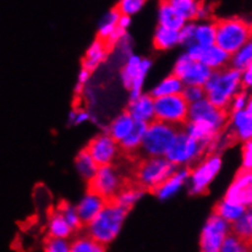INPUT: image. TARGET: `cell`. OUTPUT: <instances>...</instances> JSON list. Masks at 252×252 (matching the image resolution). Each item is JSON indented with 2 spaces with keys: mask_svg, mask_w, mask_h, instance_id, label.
I'll return each instance as SVG.
<instances>
[{
  "mask_svg": "<svg viewBox=\"0 0 252 252\" xmlns=\"http://www.w3.org/2000/svg\"><path fill=\"white\" fill-rule=\"evenodd\" d=\"M165 157H147L138 165L136 179L141 189L155 191L175 171Z\"/></svg>",
  "mask_w": 252,
  "mask_h": 252,
  "instance_id": "52a82bcc",
  "label": "cell"
},
{
  "mask_svg": "<svg viewBox=\"0 0 252 252\" xmlns=\"http://www.w3.org/2000/svg\"><path fill=\"white\" fill-rule=\"evenodd\" d=\"M123 189V180L119 171L113 165L98 168L97 173L90 181V190L102 196L104 200L113 201Z\"/></svg>",
  "mask_w": 252,
  "mask_h": 252,
  "instance_id": "7c38bea8",
  "label": "cell"
},
{
  "mask_svg": "<svg viewBox=\"0 0 252 252\" xmlns=\"http://www.w3.org/2000/svg\"><path fill=\"white\" fill-rule=\"evenodd\" d=\"M230 229L231 234L250 243L252 236V212L250 208L240 218L230 224Z\"/></svg>",
  "mask_w": 252,
  "mask_h": 252,
  "instance_id": "e575fe53",
  "label": "cell"
},
{
  "mask_svg": "<svg viewBox=\"0 0 252 252\" xmlns=\"http://www.w3.org/2000/svg\"><path fill=\"white\" fill-rule=\"evenodd\" d=\"M190 169L189 168H176L175 171L153 192L156 193L158 200L168 201L178 195L185 185H188Z\"/></svg>",
  "mask_w": 252,
  "mask_h": 252,
  "instance_id": "2e32d148",
  "label": "cell"
},
{
  "mask_svg": "<svg viewBox=\"0 0 252 252\" xmlns=\"http://www.w3.org/2000/svg\"><path fill=\"white\" fill-rule=\"evenodd\" d=\"M126 112L135 123L151 124L155 120V99L148 93H142L140 97L130 99Z\"/></svg>",
  "mask_w": 252,
  "mask_h": 252,
  "instance_id": "9a60e30c",
  "label": "cell"
},
{
  "mask_svg": "<svg viewBox=\"0 0 252 252\" xmlns=\"http://www.w3.org/2000/svg\"><path fill=\"white\" fill-rule=\"evenodd\" d=\"M91 74H92V72L87 71V70H85V69L80 70L79 76H77V85L85 86L86 87V85L88 84V81H90V79H91Z\"/></svg>",
  "mask_w": 252,
  "mask_h": 252,
  "instance_id": "816d5d0a",
  "label": "cell"
},
{
  "mask_svg": "<svg viewBox=\"0 0 252 252\" xmlns=\"http://www.w3.org/2000/svg\"><path fill=\"white\" fill-rule=\"evenodd\" d=\"M231 133L241 142L251 141L252 137V102L245 110L231 112L228 119Z\"/></svg>",
  "mask_w": 252,
  "mask_h": 252,
  "instance_id": "e0dca14e",
  "label": "cell"
},
{
  "mask_svg": "<svg viewBox=\"0 0 252 252\" xmlns=\"http://www.w3.org/2000/svg\"><path fill=\"white\" fill-rule=\"evenodd\" d=\"M197 62L207 66L212 72L219 71V70L229 67L230 54L217 47L216 44L206 48L201 47L200 57H198Z\"/></svg>",
  "mask_w": 252,
  "mask_h": 252,
  "instance_id": "ffe728a7",
  "label": "cell"
},
{
  "mask_svg": "<svg viewBox=\"0 0 252 252\" xmlns=\"http://www.w3.org/2000/svg\"><path fill=\"white\" fill-rule=\"evenodd\" d=\"M173 75L180 79L184 86L203 87L211 77L212 71L201 63L191 60L189 55L184 53L176 59L173 67Z\"/></svg>",
  "mask_w": 252,
  "mask_h": 252,
  "instance_id": "30bf717a",
  "label": "cell"
},
{
  "mask_svg": "<svg viewBox=\"0 0 252 252\" xmlns=\"http://www.w3.org/2000/svg\"><path fill=\"white\" fill-rule=\"evenodd\" d=\"M84 91H85V86H81V85H77L76 84V86H75V93H76V94H82V93H84Z\"/></svg>",
  "mask_w": 252,
  "mask_h": 252,
  "instance_id": "f5cc1de1",
  "label": "cell"
},
{
  "mask_svg": "<svg viewBox=\"0 0 252 252\" xmlns=\"http://www.w3.org/2000/svg\"><path fill=\"white\" fill-rule=\"evenodd\" d=\"M220 252H251L250 243L230 233L224 239Z\"/></svg>",
  "mask_w": 252,
  "mask_h": 252,
  "instance_id": "f35d334b",
  "label": "cell"
},
{
  "mask_svg": "<svg viewBox=\"0 0 252 252\" xmlns=\"http://www.w3.org/2000/svg\"><path fill=\"white\" fill-rule=\"evenodd\" d=\"M44 252H70V241L65 239L48 238L44 243Z\"/></svg>",
  "mask_w": 252,
  "mask_h": 252,
  "instance_id": "7bdbcfd3",
  "label": "cell"
},
{
  "mask_svg": "<svg viewBox=\"0 0 252 252\" xmlns=\"http://www.w3.org/2000/svg\"><path fill=\"white\" fill-rule=\"evenodd\" d=\"M251 36V25L243 17H225L216 21V45L228 54H234L250 43Z\"/></svg>",
  "mask_w": 252,
  "mask_h": 252,
  "instance_id": "3957f363",
  "label": "cell"
},
{
  "mask_svg": "<svg viewBox=\"0 0 252 252\" xmlns=\"http://www.w3.org/2000/svg\"><path fill=\"white\" fill-rule=\"evenodd\" d=\"M131 24H132V20H131V17L123 16V15H120L119 21H118V29H119L120 31L126 32L127 31L128 27L131 26Z\"/></svg>",
  "mask_w": 252,
  "mask_h": 252,
  "instance_id": "f907efd6",
  "label": "cell"
},
{
  "mask_svg": "<svg viewBox=\"0 0 252 252\" xmlns=\"http://www.w3.org/2000/svg\"><path fill=\"white\" fill-rule=\"evenodd\" d=\"M241 158H243V170L251 171V168H252V141L244 142L243 151H241Z\"/></svg>",
  "mask_w": 252,
  "mask_h": 252,
  "instance_id": "7dc6e473",
  "label": "cell"
},
{
  "mask_svg": "<svg viewBox=\"0 0 252 252\" xmlns=\"http://www.w3.org/2000/svg\"><path fill=\"white\" fill-rule=\"evenodd\" d=\"M195 27H196V22H186V24L179 30V41H180V44L185 45L186 48L195 44V43H193Z\"/></svg>",
  "mask_w": 252,
  "mask_h": 252,
  "instance_id": "b9f144b4",
  "label": "cell"
},
{
  "mask_svg": "<svg viewBox=\"0 0 252 252\" xmlns=\"http://www.w3.org/2000/svg\"><path fill=\"white\" fill-rule=\"evenodd\" d=\"M229 65H230L229 67L240 72L249 67H252V43H248L243 48L236 50L234 54H231Z\"/></svg>",
  "mask_w": 252,
  "mask_h": 252,
  "instance_id": "836d02e7",
  "label": "cell"
},
{
  "mask_svg": "<svg viewBox=\"0 0 252 252\" xmlns=\"http://www.w3.org/2000/svg\"><path fill=\"white\" fill-rule=\"evenodd\" d=\"M115 48H117L118 50L120 52V54L124 55V58H128L130 55H132V42H131V37L130 34H127V32L124 34V36L122 37V39H120L119 43H118L117 45H115Z\"/></svg>",
  "mask_w": 252,
  "mask_h": 252,
  "instance_id": "bcb514c9",
  "label": "cell"
},
{
  "mask_svg": "<svg viewBox=\"0 0 252 252\" xmlns=\"http://www.w3.org/2000/svg\"><path fill=\"white\" fill-rule=\"evenodd\" d=\"M145 195V190L141 188H133V186H127V188H123L117 196L114 197V202L126 211H130L141 198Z\"/></svg>",
  "mask_w": 252,
  "mask_h": 252,
  "instance_id": "f546056e",
  "label": "cell"
},
{
  "mask_svg": "<svg viewBox=\"0 0 252 252\" xmlns=\"http://www.w3.org/2000/svg\"><path fill=\"white\" fill-rule=\"evenodd\" d=\"M241 86H243L244 91L252 86V67H249L241 72Z\"/></svg>",
  "mask_w": 252,
  "mask_h": 252,
  "instance_id": "681fc988",
  "label": "cell"
},
{
  "mask_svg": "<svg viewBox=\"0 0 252 252\" xmlns=\"http://www.w3.org/2000/svg\"><path fill=\"white\" fill-rule=\"evenodd\" d=\"M224 198L250 208L252 205V173L241 169L229 185Z\"/></svg>",
  "mask_w": 252,
  "mask_h": 252,
  "instance_id": "5bb4252c",
  "label": "cell"
},
{
  "mask_svg": "<svg viewBox=\"0 0 252 252\" xmlns=\"http://www.w3.org/2000/svg\"><path fill=\"white\" fill-rule=\"evenodd\" d=\"M206 99L214 107L221 110H229L231 99L243 91L241 72L231 67L212 72L211 77L203 86Z\"/></svg>",
  "mask_w": 252,
  "mask_h": 252,
  "instance_id": "6da1fadb",
  "label": "cell"
},
{
  "mask_svg": "<svg viewBox=\"0 0 252 252\" xmlns=\"http://www.w3.org/2000/svg\"><path fill=\"white\" fill-rule=\"evenodd\" d=\"M178 131V127L153 120L146 128L141 150L147 157H165Z\"/></svg>",
  "mask_w": 252,
  "mask_h": 252,
  "instance_id": "8992f818",
  "label": "cell"
},
{
  "mask_svg": "<svg viewBox=\"0 0 252 252\" xmlns=\"http://www.w3.org/2000/svg\"><path fill=\"white\" fill-rule=\"evenodd\" d=\"M189 104L181 94L155 99V120L178 127L188 122Z\"/></svg>",
  "mask_w": 252,
  "mask_h": 252,
  "instance_id": "ba28073f",
  "label": "cell"
},
{
  "mask_svg": "<svg viewBox=\"0 0 252 252\" xmlns=\"http://www.w3.org/2000/svg\"><path fill=\"white\" fill-rule=\"evenodd\" d=\"M104 245L97 243L88 235H80L70 243V252H105Z\"/></svg>",
  "mask_w": 252,
  "mask_h": 252,
  "instance_id": "8d00e7d4",
  "label": "cell"
},
{
  "mask_svg": "<svg viewBox=\"0 0 252 252\" xmlns=\"http://www.w3.org/2000/svg\"><path fill=\"white\" fill-rule=\"evenodd\" d=\"M133 126H135V122L132 118L128 115L127 112H124L113 119V122L107 126L105 133H108L115 142L120 143L132 131Z\"/></svg>",
  "mask_w": 252,
  "mask_h": 252,
  "instance_id": "cb8c5ba5",
  "label": "cell"
},
{
  "mask_svg": "<svg viewBox=\"0 0 252 252\" xmlns=\"http://www.w3.org/2000/svg\"><path fill=\"white\" fill-rule=\"evenodd\" d=\"M58 212L62 214L63 218L65 219V221L69 224V226L74 231L80 230V229L82 228V225H84V224L81 223V219H80L79 214H77L76 207H75V206L70 205V203L67 202H64L59 206Z\"/></svg>",
  "mask_w": 252,
  "mask_h": 252,
  "instance_id": "74e56055",
  "label": "cell"
},
{
  "mask_svg": "<svg viewBox=\"0 0 252 252\" xmlns=\"http://www.w3.org/2000/svg\"><path fill=\"white\" fill-rule=\"evenodd\" d=\"M185 24V20L171 6L169 0L159 2V6H158V26L179 31Z\"/></svg>",
  "mask_w": 252,
  "mask_h": 252,
  "instance_id": "603a6c76",
  "label": "cell"
},
{
  "mask_svg": "<svg viewBox=\"0 0 252 252\" xmlns=\"http://www.w3.org/2000/svg\"><path fill=\"white\" fill-rule=\"evenodd\" d=\"M151 67H152V60L148 59V58H141L140 55L136 54H132L128 58H126L124 66H123L122 72H120V79H122L123 85H124L126 90L128 91L133 80L141 72H150Z\"/></svg>",
  "mask_w": 252,
  "mask_h": 252,
  "instance_id": "d6986e66",
  "label": "cell"
},
{
  "mask_svg": "<svg viewBox=\"0 0 252 252\" xmlns=\"http://www.w3.org/2000/svg\"><path fill=\"white\" fill-rule=\"evenodd\" d=\"M98 167L112 165L119 153V143L115 142L108 133L102 132L90 141L86 148Z\"/></svg>",
  "mask_w": 252,
  "mask_h": 252,
  "instance_id": "4fadbf2b",
  "label": "cell"
},
{
  "mask_svg": "<svg viewBox=\"0 0 252 252\" xmlns=\"http://www.w3.org/2000/svg\"><path fill=\"white\" fill-rule=\"evenodd\" d=\"M146 128H147V124L135 123L132 131H131L124 140L119 143L120 148L127 153H132L136 152L137 150H140L141 145H142L143 137H145Z\"/></svg>",
  "mask_w": 252,
  "mask_h": 252,
  "instance_id": "4dcf8cb0",
  "label": "cell"
},
{
  "mask_svg": "<svg viewBox=\"0 0 252 252\" xmlns=\"http://www.w3.org/2000/svg\"><path fill=\"white\" fill-rule=\"evenodd\" d=\"M183 131L191 138L197 141L200 145H202L205 150H207L208 146L220 135V132H218L216 128L207 124H203V123L186 122Z\"/></svg>",
  "mask_w": 252,
  "mask_h": 252,
  "instance_id": "44dd1931",
  "label": "cell"
},
{
  "mask_svg": "<svg viewBox=\"0 0 252 252\" xmlns=\"http://www.w3.org/2000/svg\"><path fill=\"white\" fill-rule=\"evenodd\" d=\"M146 5L145 0H120L117 4L115 9L119 11L120 15L123 16H133V15L138 14L143 6Z\"/></svg>",
  "mask_w": 252,
  "mask_h": 252,
  "instance_id": "ab89813d",
  "label": "cell"
},
{
  "mask_svg": "<svg viewBox=\"0 0 252 252\" xmlns=\"http://www.w3.org/2000/svg\"><path fill=\"white\" fill-rule=\"evenodd\" d=\"M180 44L179 31L158 26L153 34V45L157 50H170Z\"/></svg>",
  "mask_w": 252,
  "mask_h": 252,
  "instance_id": "f1b7e54d",
  "label": "cell"
},
{
  "mask_svg": "<svg viewBox=\"0 0 252 252\" xmlns=\"http://www.w3.org/2000/svg\"><path fill=\"white\" fill-rule=\"evenodd\" d=\"M47 231L49 238L65 239V240H69V238H71L75 233L58 211L52 212L48 218Z\"/></svg>",
  "mask_w": 252,
  "mask_h": 252,
  "instance_id": "484cf974",
  "label": "cell"
},
{
  "mask_svg": "<svg viewBox=\"0 0 252 252\" xmlns=\"http://www.w3.org/2000/svg\"><path fill=\"white\" fill-rule=\"evenodd\" d=\"M107 202V200H104L102 196L93 192V191L90 190L88 192H86L84 197L77 203V206H75L77 214H79L80 219H81V223L86 225L91 220H93L97 217V214L103 210V207H104Z\"/></svg>",
  "mask_w": 252,
  "mask_h": 252,
  "instance_id": "ac0fdd59",
  "label": "cell"
},
{
  "mask_svg": "<svg viewBox=\"0 0 252 252\" xmlns=\"http://www.w3.org/2000/svg\"><path fill=\"white\" fill-rule=\"evenodd\" d=\"M193 43L202 48L216 44V21L208 20L196 22Z\"/></svg>",
  "mask_w": 252,
  "mask_h": 252,
  "instance_id": "4316f807",
  "label": "cell"
},
{
  "mask_svg": "<svg viewBox=\"0 0 252 252\" xmlns=\"http://www.w3.org/2000/svg\"><path fill=\"white\" fill-rule=\"evenodd\" d=\"M212 17V6L207 2L200 1L197 10V17H196V22L201 21H208Z\"/></svg>",
  "mask_w": 252,
  "mask_h": 252,
  "instance_id": "c3c4849f",
  "label": "cell"
},
{
  "mask_svg": "<svg viewBox=\"0 0 252 252\" xmlns=\"http://www.w3.org/2000/svg\"><path fill=\"white\" fill-rule=\"evenodd\" d=\"M249 103H251L250 94H249L246 91H240L235 97L231 99L230 105H229V110L231 112H241V110H245L246 107L249 105Z\"/></svg>",
  "mask_w": 252,
  "mask_h": 252,
  "instance_id": "ee69618b",
  "label": "cell"
},
{
  "mask_svg": "<svg viewBox=\"0 0 252 252\" xmlns=\"http://www.w3.org/2000/svg\"><path fill=\"white\" fill-rule=\"evenodd\" d=\"M184 90V84L180 81V79L175 76V75H168L167 77L158 82L155 87L151 90L148 94L153 98H163V97H170V95L181 94Z\"/></svg>",
  "mask_w": 252,
  "mask_h": 252,
  "instance_id": "d4e9b609",
  "label": "cell"
},
{
  "mask_svg": "<svg viewBox=\"0 0 252 252\" xmlns=\"http://www.w3.org/2000/svg\"><path fill=\"white\" fill-rule=\"evenodd\" d=\"M108 53H109V49L107 48L105 43L98 38L94 39L86 50L84 60H82V69L90 72L94 71L107 59Z\"/></svg>",
  "mask_w": 252,
  "mask_h": 252,
  "instance_id": "7402d4cb",
  "label": "cell"
},
{
  "mask_svg": "<svg viewBox=\"0 0 252 252\" xmlns=\"http://www.w3.org/2000/svg\"><path fill=\"white\" fill-rule=\"evenodd\" d=\"M169 2L186 22H196L200 1L197 0H169Z\"/></svg>",
  "mask_w": 252,
  "mask_h": 252,
  "instance_id": "d590c367",
  "label": "cell"
},
{
  "mask_svg": "<svg viewBox=\"0 0 252 252\" xmlns=\"http://www.w3.org/2000/svg\"><path fill=\"white\" fill-rule=\"evenodd\" d=\"M229 115L226 110L218 109L206 98L189 105L188 122L203 123L220 132L228 124Z\"/></svg>",
  "mask_w": 252,
  "mask_h": 252,
  "instance_id": "8fae6325",
  "label": "cell"
},
{
  "mask_svg": "<svg viewBox=\"0 0 252 252\" xmlns=\"http://www.w3.org/2000/svg\"><path fill=\"white\" fill-rule=\"evenodd\" d=\"M223 160L218 153H210L200 159L190 170L188 180L189 193L193 196L203 195L208 191L214 179L220 171Z\"/></svg>",
  "mask_w": 252,
  "mask_h": 252,
  "instance_id": "277c9868",
  "label": "cell"
},
{
  "mask_svg": "<svg viewBox=\"0 0 252 252\" xmlns=\"http://www.w3.org/2000/svg\"><path fill=\"white\" fill-rule=\"evenodd\" d=\"M120 14L115 7L107 12L100 20L99 26H98V39L100 41H107L118 29V21H119Z\"/></svg>",
  "mask_w": 252,
  "mask_h": 252,
  "instance_id": "1f68e13d",
  "label": "cell"
},
{
  "mask_svg": "<svg viewBox=\"0 0 252 252\" xmlns=\"http://www.w3.org/2000/svg\"><path fill=\"white\" fill-rule=\"evenodd\" d=\"M126 217L127 211L118 206L114 201H108L97 217L86 224V235L102 245H109L122 231Z\"/></svg>",
  "mask_w": 252,
  "mask_h": 252,
  "instance_id": "7a4b0ae2",
  "label": "cell"
},
{
  "mask_svg": "<svg viewBox=\"0 0 252 252\" xmlns=\"http://www.w3.org/2000/svg\"><path fill=\"white\" fill-rule=\"evenodd\" d=\"M75 168H76L77 173L81 175V178H84L87 181H91L99 167L95 164L90 153L84 150L77 155L76 160H75Z\"/></svg>",
  "mask_w": 252,
  "mask_h": 252,
  "instance_id": "d6a6232c",
  "label": "cell"
},
{
  "mask_svg": "<svg viewBox=\"0 0 252 252\" xmlns=\"http://www.w3.org/2000/svg\"><path fill=\"white\" fill-rule=\"evenodd\" d=\"M248 210L249 208L244 207L243 205H239V203L233 202V201L223 198L220 202L217 203L214 213L218 217H220L223 220L228 221L229 224H233L236 219L240 218Z\"/></svg>",
  "mask_w": 252,
  "mask_h": 252,
  "instance_id": "83f0119b",
  "label": "cell"
},
{
  "mask_svg": "<svg viewBox=\"0 0 252 252\" xmlns=\"http://www.w3.org/2000/svg\"><path fill=\"white\" fill-rule=\"evenodd\" d=\"M205 152L202 145L186 135L183 130H179L165 155V159L175 168H189L196 164Z\"/></svg>",
  "mask_w": 252,
  "mask_h": 252,
  "instance_id": "5b68a950",
  "label": "cell"
},
{
  "mask_svg": "<svg viewBox=\"0 0 252 252\" xmlns=\"http://www.w3.org/2000/svg\"><path fill=\"white\" fill-rule=\"evenodd\" d=\"M90 120H92V114L85 109L72 110L69 114V124L71 125H82Z\"/></svg>",
  "mask_w": 252,
  "mask_h": 252,
  "instance_id": "f6af8a7d",
  "label": "cell"
},
{
  "mask_svg": "<svg viewBox=\"0 0 252 252\" xmlns=\"http://www.w3.org/2000/svg\"><path fill=\"white\" fill-rule=\"evenodd\" d=\"M230 233V224L212 213L201 231L200 252H220L224 239Z\"/></svg>",
  "mask_w": 252,
  "mask_h": 252,
  "instance_id": "9c48e42d",
  "label": "cell"
},
{
  "mask_svg": "<svg viewBox=\"0 0 252 252\" xmlns=\"http://www.w3.org/2000/svg\"><path fill=\"white\" fill-rule=\"evenodd\" d=\"M181 95L188 102L189 105L206 98L205 90H203V87H200V86H184Z\"/></svg>",
  "mask_w": 252,
  "mask_h": 252,
  "instance_id": "60d3db41",
  "label": "cell"
}]
</instances>
